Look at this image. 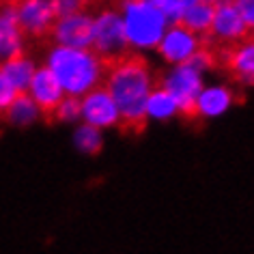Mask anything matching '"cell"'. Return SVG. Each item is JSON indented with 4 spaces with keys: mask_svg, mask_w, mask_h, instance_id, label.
Segmentation results:
<instances>
[{
    "mask_svg": "<svg viewBox=\"0 0 254 254\" xmlns=\"http://www.w3.org/2000/svg\"><path fill=\"white\" fill-rule=\"evenodd\" d=\"M125 37L131 48H155L166 33V13L155 0H129L121 7Z\"/></svg>",
    "mask_w": 254,
    "mask_h": 254,
    "instance_id": "obj_4",
    "label": "cell"
},
{
    "mask_svg": "<svg viewBox=\"0 0 254 254\" xmlns=\"http://www.w3.org/2000/svg\"><path fill=\"white\" fill-rule=\"evenodd\" d=\"M213 13H215L213 4L205 2V0H198V2L190 4L188 9H183L181 15L175 20V24H181V26H186L188 30H192L198 37H207L213 24Z\"/></svg>",
    "mask_w": 254,
    "mask_h": 254,
    "instance_id": "obj_14",
    "label": "cell"
},
{
    "mask_svg": "<svg viewBox=\"0 0 254 254\" xmlns=\"http://www.w3.org/2000/svg\"><path fill=\"white\" fill-rule=\"evenodd\" d=\"M9 2H11V0H0V11L7 9V7H9Z\"/></svg>",
    "mask_w": 254,
    "mask_h": 254,
    "instance_id": "obj_21",
    "label": "cell"
},
{
    "mask_svg": "<svg viewBox=\"0 0 254 254\" xmlns=\"http://www.w3.org/2000/svg\"><path fill=\"white\" fill-rule=\"evenodd\" d=\"M9 11L22 37L24 50L46 48L52 50V33L59 22L52 0H11Z\"/></svg>",
    "mask_w": 254,
    "mask_h": 254,
    "instance_id": "obj_3",
    "label": "cell"
},
{
    "mask_svg": "<svg viewBox=\"0 0 254 254\" xmlns=\"http://www.w3.org/2000/svg\"><path fill=\"white\" fill-rule=\"evenodd\" d=\"M35 69H37L35 61L30 59L26 52L11 56V59H7L0 65V71L7 75L11 84L15 88H20V91H28V84H30V78H33Z\"/></svg>",
    "mask_w": 254,
    "mask_h": 254,
    "instance_id": "obj_15",
    "label": "cell"
},
{
    "mask_svg": "<svg viewBox=\"0 0 254 254\" xmlns=\"http://www.w3.org/2000/svg\"><path fill=\"white\" fill-rule=\"evenodd\" d=\"M101 86L112 95L119 108L117 127L125 136H138L147 129V97L153 88V71L142 54L129 50L114 61L104 63Z\"/></svg>",
    "mask_w": 254,
    "mask_h": 254,
    "instance_id": "obj_1",
    "label": "cell"
},
{
    "mask_svg": "<svg viewBox=\"0 0 254 254\" xmlns=\"http://www.w3.org/2000/svg\"><path fill=\"white\" fill-rule=\"evenodd\" d=\"M248 37H252V30L246 26V22L241 20L239 11L235 9V4L231 0L215 4V13H213V24L209 30L207 39H211L213 43H237L244 41Z\"/></svg>",
    "mask_w": 254,
    "mask_h": 254,
    "instance_id": "obj_10",
    "label": "cell"
},
{
    "mask_svg": "<svg viewBox=\"0 0 254 254\" xmlns=\"http://www.w3.org/2000/svg\"><path fill=\"white\" fill-rule=\"evenodd\" d=\"M200 43H202V37L194 35L192 30H188L181 24H173L170 30L164 33L155 50L160 52V56L168 65H181V63L190 61L196 54Z\"/></svg>",
    "mask_w": 254,
    "mask_h": 254,
    "instance_id": "obj_11",
    "label": "cell"
},
{
    "mask_svg": "<svg viewBox=\"0 0 254 254\" xmlns=\"http://www.w3.org/2000/svg\"><path fill=\"white\" fill-rule=\"evenodd\" d=\"M93 28H95V15L73 13V15L59 17L52 33V46L91 50Z\"/></svg>",
    "mask_w": 254,
    "mask_h": 254,
    "instance_id": "obj_9",
    "label": "cell"
},
{
    "mask_svg": "<svg viewBox=\"0 0 254 254\" xmlns=\"http://www.w3.org/2000/svg\"><path fill=\"white\" fill-rule=\"evenodd\" d=\"M153 86H162L175 99L177 114L183 121L194 123V121L200 119L196 99L202 91V78L200 69H196L192 63L175 65V69L168 73H153Z\"/></svg>",
    "mask_w": 254,
    "mask_h": 254,
    "instance_id": "obj_5",
    "label": "cell"
},
{
    "mask_svg": "<svg viewBox=\"0 0 254 254\" xmlns=\"http://www.w3.org/2000/svg\"><path fill=\"white\" fill-rule=\"evenodd\" d=\"M82 114V106H80V97L75 95H65V99L59 104L54 112L52 123H59V121H73Z\"/></svg>",
    "mask_w": 254,
    "mask_h": 254,
    "instance_id": "obj_19",
    "label": "cell"
},
{
    "mask_svg": "<svg viewBox=\"0 0 254 254\" xmlns=\"http://www.w3.org/2000/svg\"><path fill=\"white\" fill-rule=\"evenodd\" d=\"M205 2H209V4H213V7H215V4H220V2H224V0H205Z\"/></svg>",
    "mask_w": 254,
    "mask_h": 254,
    "instance_id": "obj_22",
    "label": "cell"
},
{
    "mask_svg": "<svg viewBox=\"0 0 254 254\" xmlns=\"http://www.w3.org/2000/svg\"><path fill=\"white\" fill-rule=\"evenodd\" d=\"M28 95L33 97L37 108H39V117L46 121V123L52 125L56 108L65 99L67 93L63 91V86L59 84L56 75L50 71V67L43 65V67L35 69L33 78H30V84H28Z\"/></svg>",
    "mask_w": 254,
    "mask_h": 254,
    "instance_id": "obj_8",
    "label": "cell"
},
{
    "mask_svg": "<svg viewBox=\"0 0 254 254\" xmlns=\"http://www.w3.org/2000/svg\"><path fill=\"white\" fill-rule=\"evenodd\" d=\"M82 114L84 123L104 129V127H117L119 123V108L117 101L112 99V95L106 91L104 86H95L93 91H88L86 95L80 97Z\"/></svg>",
    "mask_w": 254,
    "mask_h": 254,
    "instance_id": "obj_12",
    "label": "cell"
},
{
    "mask_svg": "<svg viewBox=\"0 0 254 254\" xmlns=\"http://www.w3.org/2000/svg\"><path fill=\"white\" fill-rule=\"evenodd\" d=\"M20 93H22L20 88H15V86L9 82L7 75L0 71V117H2V112L7 110L11 104H13V99H15Z\"/></svg>",
    "mask_w": 254,
    "mask_h": 254,
    "instance_id": "obj_20",
    "label": "cell"
},
{
    "mask_svg": "<svg viewBox=\"0 0 254 254\" xmlns=\"http://www.w3.org/2000/svg\"><path fill=\"white\" fill-rule=\"evenodd\" d=\"M207 41L215 56V71L224 73L233 84L254 86V37L226 46L213 43L211 39Z\"/></svg>",
    "mask_w": 254,
    "mask_h": 254,
    "instance_id": "obj_6",
    "label": "cell"
},
{
    "mask_svg": "<svg viewBox=\"0 0 254 254\" xmlns=\"http://www.w3.org/2000/svg\"><path fill=\"white\" fill-rule=\"evenodd\" d=\"M129 50H134V48L129 46V41L125 37L123 15L117 9H101L95 15L91 52L101 63H108V61H114L119 56L127 54Z\"/></svg>",
    "mask_w": 254,
    "mask_h": 254,
    "instance_id": "obj_7",
    "label": "cell"
},
{
    "mask_svg": "<svg viewBox=\"0 0 254 254\" xmlns=\"http://www.w3.org/2000/svg\"><path fill=\"white\" fill-rule=\"evenodd\" d=\"M75 147H78L82 153H88V155H97L101 147H104V140L99 136V129L93 125L84 123L75 131Z\"/></svg>",
    "mask_w": 254,
    "mask_h": 254,
    "instance_id": "obj_18",
    "label": "cell"
},
{
    "mask_svg": "<svg viewBox=\"0 0 254 254\" xmlns=\"http://www.w3.org/2000/svg\"><path fill=\"white\" fill-rule=\"evenodd\" d=\"M239 95L233 91L231 86H209L202 88L198 99H196V108H198L200 119L202 117H218V114L226 112L233 104H239Z\"/></svg>",
    "mask_w": 254,
    "mask_h": 254,
    "instance_id": "obj_13",
    "label": "cell"
},
{
    "mask_svg": "<svg viewBox=\"0 0 254 254\" xmlns=\"http://www.w3.org/2000/svg\"><path fill=\"white\" fill-rule=\"evenodd\" d=\"M177 114V104L162 86H153L147 97V117L149 119H168Z\"/></svg>",
    "mask_w": 254,
    "mask_h": 254,
    "instance_id": "obj_17",
    "label": "cell"
},
{
    "mask_svg": "<svg viewBox=\"0 0 254 254\" xmlns=\"http://www.w3.org/2000/svg\"><path fill=\"white\" fill-rule=\"evenodd\" d=\"M46 65L56 75L67 95L82 97L104 80V63L91 50L54 46L48 52Z\"/></svg>",
    "mask_w": 254,
    "mask_h": 254,
    "instance_id": "obj_2",
    "label": "cell"
},
{
    "mask_svg": "<svg viewBox=\"0 0 254 254\" xmlns=\"http://www.w3.org/2000/svg\"><path fill=\"white\" fill-rule=\"evenodd\" d=\"M37 119H39V108H37L33 97L28 95V91H22L17 95L13 99V104L0 117V121H4V123H9V125H28Z\"/></svg>",
    "mask_w": 254,
    "mask_h": 254,
    "instance_id": "obj_16",
    "label": "cell"
}]
</instances>
